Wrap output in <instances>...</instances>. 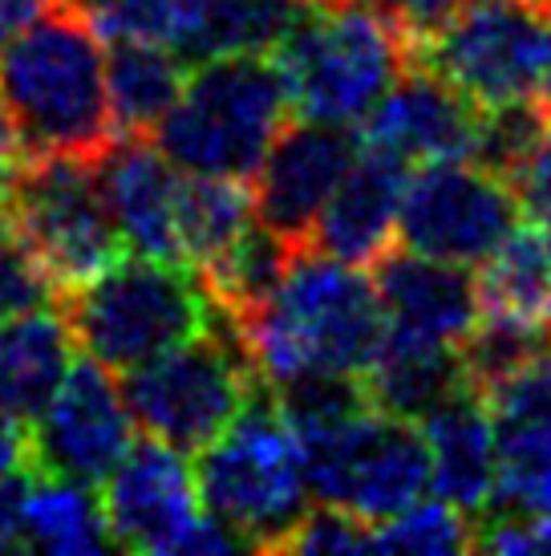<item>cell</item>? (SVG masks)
Returning <instances> with one entry per match:
<instances>
[{
    "instance_id": "cell-41",
    "label": "cell",
    "mask_w": 551,
    "mask_h": 556,
    "mask_svg": "<svg viewBox=\"0 0 551 556\" xmlns=\"http://www.w3.org/2000/svg\"><path fill=\"white\" fill-rule=\"evenodd\" d=\"M16 163H21V159H0V212H4V203H9V191H13Z\"/></svg>"
},
{
    "instance_id": "cell-11",
    "label": "cell",
    "mask_w": 551,
    "mask_h": 556,
    "mask_svg": "<svg viewBox=\"0 0 551 556\" xmlns=\"http://www.w3.org/2000/svg\"><path fill=\"white\" fill-rule=\"evenodd\" d=\"M110 536L130 553H240L244 541L207 516L200 476L183 451L142 439L126 451L102 483Z\"/></svg>"
},
{
    "instance_id": "cell-14",
    "label": "cell",
    "mask_w": 551,
    "mask_h": 556,
    "mask_svg": "<svg viewBox=\"0 0 551 556\" xmlns=\"http://www.w3.org/2000/svg\"><path fill=\"white\" fill-rule=\"evenodd\" d=\"M357 151L361 142L349 135V126L312 123V118L284 126L252 175L256 219L276 236H284L289 244H308L324 203L333 200L341 179L349 175Z\"/></svg>"
},
{
    "instance_id": "cell-34",
    "label": "cell",
    "mask_w": 551,
    "mask_h": 556,
    "mask_svg": "<svg viewBox=\"0 0 551 556\" xmlns=\"http://www.w3.org/2000/svg\"><path fill=\"white\" fill-rule=\"evenodd\" d=\"M475 548L503 556H551V511H490L475 528Z\"/></svg>"
},
{
    "instance_id": "cell-27",
    "label": "cell",
    "mask_w": 551,
    "mask_h": 556,
    "mask_svg": "<svg viewBox=\"0 0 551 556\" xmlns=\"http://www.w3.org/2000/svg\"><path fill=\"white\" fill-rule=\"evenodd\" d=\"M292 252H296V244H289L284 236H276L272 228H264L256 219L219 261L200 268V277L215 305L228 313L235 325H244L280 285Z\"/></svg>"
},
{
    "instance_id": "cell-6",
    "label": "cell",
    "mask_w": 551,
    "mask_h": 556,
    "mask_svg": "<svg viewBox=\"0 0 551 556\" xmlns=\"http://www.w3.org/2000/svg\"><path fill=\"white\" fill-rule=\"evenodd\" d=\"M260 382L240 325L215 305L203 333L126 370L123 394L134 427L183 455H200L260 394Z\"/></svg>"
},
{
    "instance_id": "cell-15",
    "label": "cell",
    "mask_w": 551,
    "mask_h": 556,
    "mask_svg": "<svg viewBox=\"0 0 551 556\" xmlns=\"http://www.w3.org/2000/svg\"><path fill=\"white\" fill-rule=\"evenodd\" d=\"M483 106L443 81L434 70L410 62L377 106L369 110L361 147L398 159L401 167H426L443 159H471Z\"/></svg>"
},
{
    "instance_id": "cell-31",
    "label": "cell",
    "mask_w": 551,
    "mask_h": 556,
    "mask_svg": "<svg viewBox=\"0 0 551 556\" xmlns=\"http://www.w3.org/2000/svg\"><path fill=\"white\" fill-rule=\"evenodd\" d=\"M57 296L62 285L37 256V248L25 240L9 212H0V321L33 309H53Z\"/></svg>"
},
{
    "instance_id": "cell-9",
    "label": "cell",
    "mask_w": 551,
    "mask_h": 556,
    "mask_svg": "<svg viewBox=\"0 0 551 556\" xmlns=\"http://www.w3.org/2000/svg\"><path fill=\"white\" fill-rule=\"evenodd\" d=\"M410 62L483 110L551 102V0H475L413 41Z\"/></svg>"
},
{
    "instance_id": "cell-19",
    "label": "cell",
    "mask_w": 551,
    "mask_h": 556,
    "mask_svg": "<svg viewBox=\"0 0 551 556\" xmlns=\"http://www.w3.org/2000/svg\"><path fill=\"white\" fill-rule=\"evenodd\" d=\"M406 179H410V167L361 147L333 200L324 203L321 219L312 228V244L361 268L377 264L398 236Z\"/></svg>"
},
{
    "instance_id": "cell-21",
    "label": "cell",
    "mask_w": 551,
    "mask_h": 556,
    "mask_svg": "<svg viewBox=\"0 0 551 556\" xmlns=\"http://www.w3.org/2000/svg\"><path fill=\"white\" fill-rule=\"evenodd\" d=\"M74 366V333L62 309H33L0 321V415L33 422Z\"/></svg>"
},
{
    "instance_id": "cell-24",
    "label": "cell",
    "mask_w": 551,
    "mask_h": 556,
    "mask_svg": "<svg viewBox=\"0 0 551 556\" xmlns=\"http://www.w3.org/2000/svg\"><path fill=\"white\" fill-rule=\"evenodd\" d=\"M478 296L487 317H507L551 333V232L539 224H520L483 264Z\"/></svg>"
},
{
    "instance_id": "cell-20",
    "label": "cell",
    "mask_w": 551,
    "mask_h": 556,
    "mask_svg": "<svg viewBox=\"0 0 551 556\" xmlns=\"http://www.w3.org/2000/svg\"><path fill=\"white\" fill-rule=\"evenodd\" d=\"M312 0H175L167 46L183 65L231 53H276Z\"/></svg>"
},
{
    "instance_id": "cell-18",
    "label": "cell",
    "mask_w": 551,
    "mask_h": 556,
    "mask_svg": "<svg viewBox=\"0 0 551 556\" xmlns=\"http://www.w3.org/2000/svg\"><path fill=\"white\" fill-rule=\"evenodd\" d=\"M430 447V492L466 516H487L499 492V431L475 387L454 390L418 418Z\"/></svg>"
},
{
    "instance_id": "cell-3",
    "label": "cell",
    "mask_w": 551,
    "mask_h": 556,
    "mask_svg": "<svg viewBox=\"0 0 551 556\" xmlns=\"http://www.w3.org/2000/svg\"><path fill=\"white\" fill-rule=\"evenodd\" d=\"M289 114L292 93L272 53H231L191 65L151 139L183 175L247 184Z\"/></svg>"
},
{
    "instance_id": "cell-40",
    "label": "cell",
    "mask_w": 551,
    "mask_h": 556,
    "mask_svg": "<svg viewBox=\"0 0 551 556\" xmlns=\"http://www.w3.org/2000/svg\"><path fill=\"white\" fill-rule=\"evenodd\" d=\"M0 159H25V147H21V135H16V123L4 98H0Z\"/></svg>"
},
{
    "instance_id": "cell-12",
    "label": "cell",
    "mask_w": 551,
    "mask_h": 556,
    "mask_svg": "<svg viewBox=\"0 0 551 556\" xmlns=\"http://www.w3.org/2000/svg\"><path fill=\"white\" fill-rule=\"evenodd\" d=\"M523 203L503 175L475 159H443L410 170L398 236L410 252L462 268H483L520 228Z\"/></svg>"
},
{
    "instance_id": "cell-35",
    "label": "cell",
    "mask_w": 551,
    "mask_h": 556,
    "mask_svg": "<svg viewBox=\"0 0 551 556\" xmlns=\"http://www.w3.org/2000/svg\"><path fill=\"white\" fill-rule=\"evenodd\" d=\"M511 187H515V195H520L523 212L531 216V224L551 232V135L539 142L536 155L523 163V170L515 175Z\"/></svg>"
},
{
    "instance_id": "cell-10",
    "label": "cell",
    "mask_w": 551,
    "mask_h": 556,
    "mask_svg": "<svg viewBox=\"0 0 551 556\" xmlns=\"http://www.w3.org/2000/svg\"><path fill=\"white\" fill-rule=\"evenodd\" d=\"M4 212L37 248V256L62 285V293L110 268L126 252L102 195L98 163L90 159H21Z\"/></svg>"
},
{
    "instance_id": "cell-5",
    "label": "cell",
    "mask_w": 551,
    "mask_h": 556,
    "mask_svg": "<svg viewBox=\"0 0 551 556\" xmlns=\"http://www.w3.org/2000/svg\"><path fill=\"white\" fill-rule=\"evenodd\" d=\"M57 309L81 354L126 374L203 333L215 317V301L191 264L118 256L110 268L65 289Z\"/></svg>"
},
{
    "instance_id": "cell-13",
    "label": "cell",
    "mask_w": 551,
    "mask_h": 556,
    "mask_svg": "<svg viewBox=\"0 0 551 556\" xmlns=\"http://www.w3.org/2000/svg\"><path fill=\"white\" fill-rule=\"evenodd\" d=\"M29 434L33 471L98 488L134 447V415L106 366L86 354L69 366L46 410L29 422Z\"/></svg>"
},
{
    "instance_id": "cell-39",
    "label": "cell",
    "mask_w": 551,
    "mask_h": 556,
    "mask_svg": "<svg viewBox=\"0 0 551 556\" xmlns=\"http://www.w3.org/2000/svg\"><path fill=\"white\" fill-rule=\"evenodd\" d=\"M62 4V0H0V53L13 41L16 33L29 25L33 16H41L46 9Z\"/></svg>"
},
{
    "instance_id": "cell-30",
    "label": "cell",
    "mask_w": 551,
    "mask_h": 556,
    "mask_svg": "<svg viewBox=\"0 0 551 556\" xmlns=\"http://www.w3.org/2000/svg\"><path fill=\"white\" fill-rule=\"evenodd\" d=\"M483 399L495 418L499 443L551 427V341L539 345L531 357H523L490 390H483Z\"/></svg>"
},
{
    "instance_id": "cell-26",
    "label": "cell",
    "mask_w": 551,
    "mask_h": 556,
    "mask_svg": "<svg viewBox=\"0 0 551 556\" xmlns=\"http://www.w3.org/2000/svg\"><path fill=\"white\" fill-rule=\"evenodd\" d=\"M179 248L191 268H207L219 261L240 236L256 224L252 187L244 179H219V175H183L179 179Z\"/></svg>"
},
{
    "instance_id": "cell-38",
    "label": "cell",
    "mask_w": 551,
    "mask_h": 556,
    "mask_svg": "<svg viewBox=\"0 0 551 556\" xmlns=\"http://www.w3.org/2000/svg\"><path fill=\"white\" fill-rule=\"evenodd\" d=\"M25 476H13L0 483V553H16L25 548V536H21V500H25Z\"/></svg>"
},
{
    "instance_id": "cell-8",
    "label": "cell",
    "mask_w": 551,
    "mask_h": 556,
    "mask_svg": "<svg viewBox=\"0 0 551 556\" xmlns=\"http://www.w3.org/2000/svg\"><path fill=\"white\" fill-rule=\"evenodd\" d=\"M305 451L308 492L329 508H341L382 525L430 492V447L413 418L377 410L373 402L345 418L296 431Z\"/></svg>"
},
{
    "instance_id": "cell-22",
    "label": "cell",
    "mask_w": 551,
    "mask_h": 556,
    "mask_svg": "<svg viewBox=\"0 0 551 556\" xmlns=\"http://www.w3.org/2000/svg\"><path fill=\"white\" fill-rule=\"evenodd\" d=\"M21 536L25 548L53 556H93L118 548L110 536L102 495L77 479L29 471L21 500Z\"/></svg>"
},
{
    "instance_id": "cell-33",
    "label": "cell",
    "mask_w": 551,
    "mask_h": 556,
    "mask_svg": "<svg viewBox=\"0 0 551 556\" xmlns=\"http://www.w3.org/2000/svg\"><path fill=\"white\" fill-rule=\"evenodd\" d=\"M280 553H305V556L373 553V525L324 504L321 511H305V520L284 536Z\"/></svg>"
},
{
    "instance_id": "cell-36",
    "label": "cell",
    "mask_w": 551,
    "mask_h": 556,
    "mask_svg": "<svg viewBox=\"0 0 551 556\" xmlns=\"http://www.w3.org/2000/svg\"><path fill=\"white\" fill-rule=\"evenodd\" d=\"M377 4L398 21L401 33L410 37V46H413V41L430 37L438 25H446L450 16H459L462 9H471L475 0H377Z\"/></svg>"
},
{
    "instance_id": "cell-37",
    "label": "cell",
    "mask_w": 551,
    "mask_h": 556,
    "mask_svg": "<svg viewBox=\"0 0 551 556\" xmlns=\"http://www.w3.org/2000/svg\"><path fill=\"white\" fill-rule=\"evenodd\" d=\"M33 471V434L29 422L13 415H0V483Z\"/></svg>"
},
{
    "instance_id": "cell-28",
    "label": "cell",
    "mask_w": 551,
    "mask_h": 556,
    "mask_svg": "<svg viewBox=\"0 0 551 556\" xmlns=\"http://www.w3.org/2000/svg\"><path fill=\"white\" fill-rule=\"evenodd\" d=\"M475 548V525L446 500H418L406 511L373 525V553H466Z\"/></svg>"
},
{
    "instance_id": "cell-16",
    "label": "cell",
    "mask_w": 551,
    "mask_h": 556,
    "mask_svg": "<svg viewBox=\"0 0 551 556\" xmlns=\"http://www.w3.org/2000/svg\"><path fill=\"white\" fill-rule=\"evenodd\" d=\"M377 301L385 317V341L462 350L483 321L478 277L462 264H446L422 252H398L377 261Z\"/></svg>"
},
{
    "instance_id": "cell-42",
    "label": "cell",
    "mask_w": 551,
    "mask_h": 556,
    "mask_svg": "<svg viewBox=\"0 0 551 556\" xmlns=\"http://www.w3.org/2000/svg\"><path fill=\"white\" fill-rule=\"evenodd\" d=\"M312 4H345V0H312Z\"/></svg>"
},
{
    "instance_id": "cell-7",
    "label": "cell",
    "mask_w": 551,
    "mask_h": 556,
    "mask_svg": "<svg viewBox=\"0 0 551 556\" xmlns=\"http://www.w3.org/2000/svg\"><path fill=\"white\" fill-rule=\"evenodd\" d=\"M200 495L207 516L228 525L244 548L280 553L308 511V476L300 439L276 399L247 402L228 431L200 451Z\"/></svg>"
},
{
    "instance_id": "cell-2",
    "label": "cell",
    "mask_w": 551,
    "mask_h": 556,
    "mask_svg": "<svg viewBox=\"0 0 551 556\" xmlns=\"http://www.w3.org/2000/svg\"><path fill=\"white\" fill-rule=\"evenodd\" d=\"M0 98L25 159H98L118 142L106 86V37L69 0L33 16L0 53Z\"/></svg>"
},
{
    "instance_id": "cell-32",
    "label": "cell",
    "mask_w": 551,
    "mask_h": 556,
    "mask_svg": "<svg viewBox=\"0 0 551 556\" xmlns=\"http://www.w3.org/2000/svg\"><path fill=\"white\" fill-rule=\"evenodd\" d=\"M499 492L490 511H551V427L499 443Z\"/></svg>"
},
{
    "instance_id": "cell-23",
    "label": "cell",
    "mask_w": 551,
    "mask_h": 556,
    "mask_svg": "<svg viewBox=\"0 0 551 556\" xmlns=\"http://www.w3.org/2000/svg\"><path fill=\"white\" fill-rule=\"evenodd\" d=\"M183 58L163 41L118 37L106 49V86L118 139L123 135H154L183 90Z\"/></svg>"
},
{
    "instance_id": "cell-1",
    "label": "cell",
    "mask_w": 551,
    "mask_h": 556,
    "mask_svg": "<svg viewBox=\"0 0 551 556\" xmlns=\"http://www.w3.org/2000/svg\"><path fill=\"white\" fill-rule=\"evenodd\" d=\"M240 333L260 378L276 390L300 378H366L385 317L377 285L361 264L300 244L280 285Z\"/></svg>"
},
{
    "instance_id": "cell-17",
    "label": "cell",
    "mask_w": 551,
    "mask_h": 556,
    "mask_svg": "<svg viewBox=\"0 0 551 556\" xmlns=\"http://www.w3.org/2000/svg\"><path fill=\"white\" fill-rule=\"evenodd\" d=\"M98 179L118 236L134 256L183 261L179 219H175L183 175L154 147L151 135H123L98 159Z\"/></svg>"
},
{
    "instance_id": "cell-4",
    "label": "cell",
    "mask_w": 551,
    "mask_h": 556,
    "mask_svg": "<svg viewBox=\"0 0 551 556\" xmlns=\"http://www.w3.org/2000/svg\"><path fill=\"white\" fill-rule=\"evenodd\" d=\"M272 58L300 118L353 126L410 70L413 46L377 0H345L308 4Z\"/></svg>"
},
{
    "instance_id": "cell-29",
    "label": "cell",
    "mask_w": 551,
    "mask_h": 556,
    "mask_svg": "<svg viewBox=\"0 0 551 556\" xmlns=\"http://www.w3.org/2000/svg\"><path fill=\"white\" fill-rule=\"evenodd\" d=\"M551 135V102H511V106H487L478 118L475 163L515 184L523 163L536 155L539 142Z\"/></svg>"
},
{
    "instance_id": "cell-25",
    "label": "cell",
    "mask_w": 551,
    "mask_h": 556,
    "mask_svg": "<svg viewBox=\"0 0 551 556\" xmlns=\"http://www.w3.org/2000/svg\"><path fill=\"white\" fill-rule=\"evenodd\" d=\"M361 382H366V394L377 410L413 418V422L422 415H430L454 390L471 387L466 374H462L459 350L406 345V341H385V338Z\"/></svg>"
}]
</instances>
